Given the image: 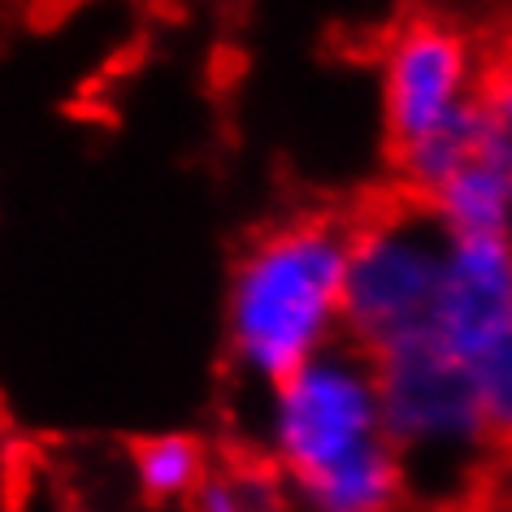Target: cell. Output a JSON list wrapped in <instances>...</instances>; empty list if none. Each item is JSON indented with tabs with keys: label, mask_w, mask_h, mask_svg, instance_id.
Segmentation results:
<instances>
[{
	"label": "cell",
	"mask_w": 512,
	"mask_h": 512,
	"mask_svg": "<svg viewBox=\"0 0 512 512\" xmlns=\"http://www.w3.org/2000/svg\"><path fill=\"white\" fill-rule=\"evenodd\" d=\"M352 226L296 217L261 230L226 283V352L256 387L287 378L343 339V270Z\"/></svg>",
	"instance_id": "6da1fadb"
},
{
	"label": "cell",
	"mask_w": 512,
	"mask_h": 512,
	"mask_svg": "<svg viewBox=\"0 0 512 512\" xmlns=\"http://www.w3.org/2000/svg\"><path fill=\"white\" fill-rule=\"evenodd\" d=\"M261 391V447L287 486L382 439L374 356L348 339Z\"/></svg>",
	"instance_id": "7a4b0ae2"
},
{
	"label": "cell",
	"mask_w": 512,
	"mask_h": 512,
	"mask_svg": "<svg viewBox=\"0 0 512 512\" xmlns=\"http://www.w3.org/2000/svg\"><path fill=\"white\" fill-rule=\"evenodd\" d=\"M382 439L400 452L408 478H460L491 452L469 365L426 330L374 356Z\"/></svg>",
	"instance_id": "3957f363"
},
{
	"label": "cell",
	"mask_w": 512,
	"mask_h": 512,
	"mask_svg": "<svg viewBox=\"0 0 512 512\" xmlns=\"http://www.w3.org/2000/svg\"><path fill=\"white\" fill-rule=\"evenodd\" d=\"M482 87V57L465 31L443 18H408L378 61V105L391 152L400 157L478 122L486 113Z\"/></svg>",
	"instance_id": "277c9868"
},
{
	"label": "cell",
	"mask_w": 512,
	"mask_h": 512,
	"mask_svg": "<svg viewBox=\"0 0 512 512\" xmlns=\"http://www.w3.org/2000/svg\"><path fill=\"white\" fill-rule=\"evenodd\" d=\"M443 235L426 213H382L352 226L343 270V339L378 356L426 326Z\"/></svg>",
	"instance_id": "5b68a950"
},
{
	"label": "cell",
	"mask_w": 512,
	"mask_h": 512,
	"mask_svg": "<svg viewBox=\"0 0 512 512\" xmlns=\"http://www.w3.org/2000/svg\"><path fill=\"white\" fill-rule=\"evenodd\" d=\"M512 322V235L443 239L426 335L460 361H473Z\"/></svg>",
	"instance_id": "8992f818"
},
{
	"label": "cell",
	"mask_w": 512,
	"mask_h": 512,
	"mask_svg": "<svg viewBox=\"0 0 512 512\" xmlns=\"http://www.w3.org/2000/svg\"><path fill=\"white\" fill-rule=\"evenodd\" d=\"M421 200H426L421 213L430 217L443 239L512 235V161L486 135V144Z\"/></svg>",
	"instance_id": "52a82bcc"
},
{
	"label": "cell",
	"mask_w": 512,
	"mask_h": 512,
	"mask_svg": "<svg viewBox=\"0 0 512 512\" xmlns=\"http://www.w3.org/2000/svg\"><path fill=\"white\" fill-rule=\"evenodd\" d=\"M287 491L300 512H395L408 491V469L400 452L378 439L313 478L291 482Z\"/></svg>",
	"instance_id": "ba28073f"
},
{
	"label": "cell",
	"mask_w": 512,
	"mask_h": 512,
	"mask_svg": "<svg viewBox=\"0 0 512 512\" xmlns=\"http://www.w3.org/2000/svg\"><path fill=\"white\" fill-rule=\"evenodd\" d=\"M131 478L148 504H187L209 478V452L183 430L148 434L131 447Z\"/></svg>",
	"instance_id": "9c48e42d"
},
{
	"label": "cell",
	"mask_w": 512,
	"mask_h": 512,
	"mask_svg": "<svg viewBox=\"0 0 512 512\" xmlns=\"http://www.w3.org/2000/svg\"><path fill=\"white\" fill-rule=\"evenodd\" d=\"M473 395L491 447H512V322L469 361Z\"/></svg>",
	"instance_id": "30bf717a"
},
{
	"label": "cell",
	"mask_w": 512,
	"mask_h": 512,
	"mask_svg": "<svg viewBox=\"0 0 512 512\" xmlns=\"http://www.w3.org/2000/svg\"><path fill=\"white\" fill-rule=\"evenodd\" d=\"M283 499L278 473H209L191 495V512H283Z\"/></svg>",
	"instance_id": "8fae6325"
},
{
	"label": "cell",
	"mask_w": 512,
	"mask_h": 512,
	"mask_svg": "<svg viewBox=\"0 0 512 512\" xmlns=\"http://www.w3.org/2000/svg\"><path fill=\"white\" fill-rule=\"evenodd\" d=\"M482 105H486V118H491V139H495V148L512 161V57L491 74V79H486Z\"/></svg>",
	"instance_id": "7c38bea8"
},
{
	"label": "cell",
	"mask_w": 512,
	"mask_h": 512,
	"mask_svg": "<svg viewBox=\"0 0 512 512\" xmlns=\"http://www.w3.org/2000/svg\"><path fill=\"white\" fill-rule=\"evenodd\" d=\"M0 456H5V439H0Z\"/></svg>",
	"instance_id": "4fadbf2b"
}]
</instances>
